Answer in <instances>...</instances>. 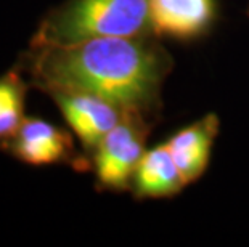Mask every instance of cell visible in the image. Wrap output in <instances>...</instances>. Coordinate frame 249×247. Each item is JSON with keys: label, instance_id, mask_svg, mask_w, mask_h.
<instances>
[{"label": "cell", "instance_id": "9", "mask_svg": "<svg viewBox=\"0 0 249 247\" xmlns=\"http://www.w3.org/2000/svg\"><path fill=\"white\" fill-rule=\"evenodd\" d=\"M28 85L18 71H10L0 77V143L13 138L23 124L24 99Z\"/></svg>", "mask_w": 249, "mask_h": 247}, {"label": "cell", "instance_id": "6", "mask_svg": "<svg viewBox=\"0 0 249 247\" xmlns=\"http://www.w3.org/2000/svg\"><path fill=\"white\" fill-rule=\"evenodd\" d=\"M217 18V0H150L153 34L180 42L208 35Z\"/></svg>", "mask_w": 249, "mask_h": 247}, {"label": "cell", "instance_id": "2", "mask_svg": "<svg viewBox=\"0 0 249 247\" xmlns=\"http://www.w3.org/2000/svg\"><path fill=\"white\" fill-rule=\"evenodd\" d=\"M148 34H153L150 0H66L42 19L31 49Z\"/></svg>", "mask_w": 249, "mask_h": 247}, {"label": "cell", "instance_id": "5", "mask_svg": "<svg viewBox=\"0 0 249 247\" xmlns=\"http://www.w3.org/2000/svg\"><path fill=\"white\" fill-rule=\"evenodd\" d=\"M65 117L66 124L81 141L84 152L92 157L95 148L127 113L105 98L77 92L49 93Z\"/></svg>", "mask_w": 249, "mask_h": 247}, {"label": "cell", "instance_id": "7", "mask_svg": "<svg viewBox=\"0 0 249 247\" xmlns=\"http://www.w3.org/2000/svg\"><path fill=\"white\" fill-rule=\"evenodd\" d=\"M220 120L209 113L192 125L169 136L166 146L187 185L198 181L208 170L214 141L219 135Z\"/></svg>", "mask_w": 249, "mask_h": 247}, {"label": "cell", "instance_id": "10", "mask_svg": "<svg viewBox=\"0 0 249 247\" xmlns=\"http://www.w3.org/2000/svg\"><path fill=\"white\" fill-rule=\"evenodd\" d=\"M248 15H249V0H248Z\"/></svg>", "mask_w": 249, "mask_h": 247}, {"label": "cell", "instance_id": "1", "mask_svg": "<svg viewBox=\"0 0 249 247\" xmlns=\"http://www.w3.org/2000/svg\"><path fill=\"white\" fill-rule=\"evenodd\" d=\"M172 67L153 34L31 49V74L44 92L89 93L153 120L161 115L162 83Z\"/></svg>", "mask_w": 249, "mask_h": 247}, {"label": "cell", "instance_id": "4", "mask_svg": "<svg viewBox=\"0 0 249 247\" xmlns=\"http://www.w3.org/2000/svg\"><path fill=\"white\" fill-rule=\"evenodd\" d=\"M8 148L18 161L29 165L71 164L79 170L92 165L90 159L76 152L72 136L65 129L39 117H26Z\"/></svg>", "mask_w": 249, "mask_h": 247}, {"label": "cell", "instance_id": "8", "mask_svg": "<svg viewBox=\"0 0 249 247\" xmlns=\"http://www.w3.org/2000/svg\"><path fill=\"white\" fill-rule=\"evenodd\" d=\"M187 186L166 143L146 149L134 172L130 191L137 201L166 199L182 193Z\"/></svg>", "mask_w": 249, "mask_h": 247}, {"label": "cell", "instance_id": "3", "mask_svg": "<svg viewBox=\"0 0 249 247\" xmlns=\"http://www.w3.org/2000/svg\"><path fill=\"white\" fill-rule=\"evenodd\" d=\"M155 124L156 120L145 114L127 111L103 136L90 157L100 190L116 193L130 190L132 177L145 154L146 140Z\"/></svg>", "mask_w": 249, "mask_h": 247}]
</instances>
